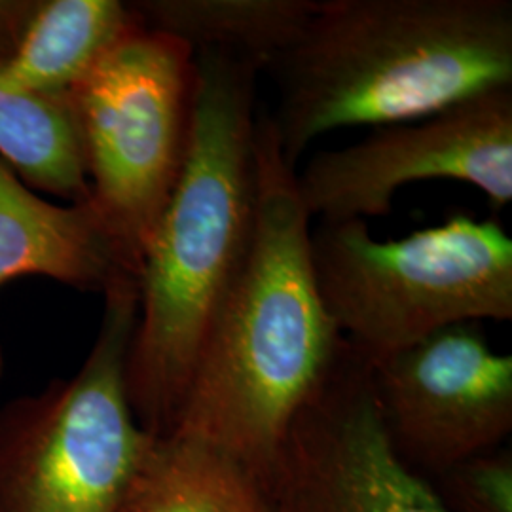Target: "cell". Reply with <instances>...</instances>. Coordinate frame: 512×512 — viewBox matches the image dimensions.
<instances>
[{
  "mask_svg": "<svg viewBox=\"0 0 512 512\" xmlns=\"http://www.w3.org/2000/svg\"><path fill=\"white\" fill-rule=\"evenodd\" d=\"M294 179L306 213L321 222L384 217L397 192L420 181L475 186L501 211L512 202V88L372 129L349 147L315 154Z\"/></svg>",
  "mask_w": 512,
  "mask_h": 512,
  "instance_id": "52a82bcc",
  "label": "cell"
},
{
  "mask_svg": "<svg viewBox=\"0 0 512 512\" xmlns=\"http://www.w3.org/2000/svg\"><path fill=\"white\" fill-rule=\"evenodd\" d=\"M196 54L143 23L74 88L90 200L128 255L141 260L183 169Z\"/></svg>",
  "mask_w": 512,
  "mask_h": 512,
  "instance_id": "8992f818",
  "label": "cell"
},
{
  "mask_svg": "<svg viewBox=\"0 0 512 512\" xmlns=\"http://www.w3.org/2000/svg\"><path fill=\"white\" fill-rule=\"evenodd\" d=\"M285 162L336 129L384 128L512 88L511 0H319L268 69Z\"/></svg>",
  "mask_w": 512,
  "mask_h": 512,
  "instance_id": "3957f363",
  "label": "cell"
},
{
  "mask_svg": "<svg viewBox=\"0 0 512 512\" xmlns=\"http://www.w3.org/2000/svg\"><path fill=\"white\" fill-rule=\"evenodd\" d=\"M27 275L103 296L126 283L139 285L137 262L92 200L46 202L0 160V289Z\"/></svg>",
  "mask_w": 512,
  "mask_h": 512,
  "instance_id": "30bf717a",
  "label": "cell"
},
{
  "mask_svg": "<svg viewBox=\"0 0 512 512\" xmlns=\"http://www.w3.org/2000/svg\"><path fill=\"white\" fill-rule=\"evenodd\" d=\"M0 59V158L38 190L71 203L90 200L86 150L69 99L18 92Z\"/></svg>",
  "mask_w": 512,
  "mask_h": 512,
  "instance_id": "5bb4252c",
  "label": "cell"
},
{
  "mask_svg": "<svg viewBox=\"0 0 512 512\" xmlns=\"http://www.w3.org/2000/svg\"><path fill=\"white\" fill-rule=\"evenodd\" d=\"M446 512H512V452L501 446L427 480Z\"/></svg>",
  "mask_w": 512,
  "mask_h": 512,
  "instance_id": "9a60e30c",
  "label": "cell"
},
{
  "mask_svg": "<svg viewBox=\"0 0 512 512\" xmlns=\"http://www.w3.org/2000/svg\"><path fill=\"white\" fill-rule=\"evenodd\" d=\"M118 512H274L268 486L219 450L175 433L152 437Z\"/></svg>",
  "mask_w": 512,
  "mask_h": 512,
  "instance_id": "7c38bea8",
  "label": "cell"
},
{
  "mask_svg": "<svg viewBox=\"0 0 512 512\" xmlns=\"http://www.w3.org/2000/svg\"><path fill=\"white\" fill-rule=\"evenodd\" d=\"M370 378L395 456L425 480L511 435L512 357L497 353L476 321L372 363Z\"/></svg>",
  "mask_w": 512,
  "mask_h": 512,
  "instance_id": "ba28073f",
  "label": "cell"
},
{
  "mask_svg": "<svg viewBox=\"0 0 512 512\" xmlns=\"http://www.w3.org/2000/svg\"><path fill=\"white\" fill-rule=\"evenodd\" d=\"M319 0H152L133 6L141 23L194 52L238 55L270 69L304 31Z\"/></svg>",
  "mask_w": 512,
  "mask_h": 512,
  "instance_id": "4fadbf2b",
  "label": "cell"
},
{
  "mask_svg": "<svg viewBox=\"0 0 512 512\" xmlns=\"http://www.w3.org/2000/svg\"><path fill=\"white\" fill-rule=\"evenodd\" d=\"M311 264L330 319L368 365L450 325L512 319V239L490 217L458 213L395 241L365 220L321 222Z\"/></svg>",
  "mask_w": 512,
  "mask_h": 512,
  "instance_id": "277c9868",
  "label": "cell"
},
{
  "mask_svg": "<svg viewBox=\"0 0 512 512\" xmlns=\"http://www.w3.org/2000/svg\"><path fill=\"white\" fill-rule=\"evenodd\" d=\"M255 228L169 433L236 459L270 490L296 416L348 348L311 264L310 215L268 112L256 116Z\"/></svg>",
  "mask_w": 512,
  "mask_h": 512,
  "instance_id": "6da1fadb",
  "label": "cell"
},
{
  "mask_svg": "<svg viewBox=\"0 0 512 512\" xmlns=\"http://www.w3.org/2000/svg\"><path fill=\"white\" fill-rule=\"evenodd\" d=\"M274 512H446L431 484L395 456L370 365L346 348L296 416L272 480Z\"/></svg>",
  "mask_w": 512,
  "mask_h": 512,
  "instance_id": "9c48e42d",
  "label": "cell"
},
{
  "mask_svg": "<svg viewBox=\"0 0 512 512\" xmlns=\"http://www.w3.org/2000/svg\"><path fill=\"white\" fill-rule=\"evenodd\" d=\"M137 25V12L118 0L38 2L4 61V78L18 92L69 99L97 61Z\"/></svg>",
  "mask_w": 512,
  "mask_h": 512,
  "instance_id": "8fae6325",
  "label": "cell"
},
{
  "mask_svg": "<svg viewBox=\"0 0 512 512\" xmlns=\"http://www.w3.org/2000/svg\"><path fill=\"white\" fill-rule=\"evenodd\" d=\"M139 285L105 294L101 329L71 378L0 408V512H118L152 435L129 404Z\"/></svg>",
  "mask_w": 512,
  "mask_h": 512,
  "instance_id": "5b68a950",
  "label": "cell"
},
{
  "mask_svg": "<svg viewBox=\"0 0 512 512\" xmlns=\"http://www.w3.org/2000/svg\"><path fill=\"white\" fill-rule=\"evenodd\" d=\"M183 169L148 241L126 385L137 423L167 435L209 332L238 281L256 215V74L238 55L198 50Z\"/></svg>",
  "mask_w": 512,
  "mask_h": 512,
  "instance_id": "7a4b0ae2",
  "label": "cell"
},
{
  "mask_svg": "<svg viewBox=\"0 0 512 512\" xmlns=\"http://www.w3.org/2000/svg\"><path fill=\"white\" fill-rule=\"evenodd\" d=\"M37 6L35 0H0V59H8L16 50Z\"/></svg>",
  "mask_w": 512,
  "mask_h": 512,
  "instance_id": "2e32d148",
  "label": "cell"
}]
</instances>
